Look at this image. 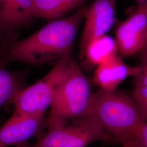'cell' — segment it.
Wrapping results in <instances>:
<instances>
[{"instance_id":"8","label":"cell","mask_w":147,"mask_h":147,"mask_svg":"<svg viewBox=\"0 0 147 147\" xmlns=\"http://www.w3.org/2000/svg\"><path fill=\"white\" fill-rule=\"evenodd\" d=\"M44 115L13 113L0 128V147L18 146L27 142L42 129Z\"/></svg>"},{"instance_id":"12","label":"cell","mask_w":147,"mask_h":147,"mask_svg":"<svg viewBox=\"0 0 147 147\" xmlns=\"http://www.w3.org/2000/svg\"><path fill=\"white\" fill-rule=\"evenodd\" d=\"M86 0H33L34 18L55 19L82 5Z\"/></svg>"},{"instance_id":"13","label":"cell","mask_w":147,"mask_h":147,"mask_svg":"<svg viewBox=\"0 0 147 147\" xmlns=\"http://www.w3.org/2000/svg\"><path fill=\"white\" fill-rule=\"evenodd\" d=\"M20 85L16 74L0 68V107L11 102L16 93L21 89Z\"/></svg>"},{"instance_id":"1","label":"cell","mask_w":147,"mask_h":147,"mask_svg":"<svg viewBox=\"0 0 147 147\" xmlns=\"http://www.w3.org/2000/svg\"><path fill=\"white\" fill-rule=\"evenodd\" d=\"M87 8L72 16L53 20L31 36L16 40L13 36L3 37L0 42V65L13 62L42 65L56 63L73 50L74 41Z\"/></svg>"},{"instance_id":"15","label":"cell","mask_w":147,"mask_h":147,"mask_svg":"<svg viewBox=\"0 0 147 147\" xmlns=\"http://www.w3.org/2000/svg\"><path fill=\"white\" fill-rule=\"evenodd\" d=\"M132 141L134 147H147V121L139 129Z\"/></svg>"},{"instance_id":"17","label":"cell","mask_w":147,"mask_h":147,"mask_svg":"<svg viewBox=\"0 0 147 147\" xmlns=\"http://www.w3.org/2000/svg\"><path fill=\"white\" fill-rule=\"evenodd\" d=\"M121 144H122L123 147H134L132 140H129L124 141L121 143Z\"/></svg>"},{"instance_id":"18","label":"cell","mask_w":147,"mask_h":147,"mask_svg":"<svg viewBox=\"0 0 147 147\" xmlns=\"http://www.w3.org/2000/svg\"><path fill=\"white\" fill-rule=\"evenodd\" d=\"M138 6L147 5V0H136Z\"/></svg>"},{"instance_id":"3","label":"cell","mask_w":147,"mask_h":147,"mask_svg":"<svg viewBox=\"0 0 147 147\" xmlns=\"http://www.w3.org/2000/svg\"><path fill=\"white\" fill-rule=\"evenodd\" d=\"M92 93L90 80L72 58L68 73L53 95L47 121L49 128L86 116Z\"/></svg>"},{"instance_id":"2","label":"cell","mask_w":147,"mask_h":147,"mask_svg":"<svg viewBox=\"0 0 147 147\" xmlns=\"http://www.w3.org/2000/svg\"><path fill=\"white\" fill-rule=\"evenodd\" d=\"M99 122L115 142L132 140L146 122L133 96L117 89L93 93L87 115Z\"/></svg>"},{"instance_id":"9","label":"cell","mask_w":147,"mask_h":147,"mask_svg":"<svg viewBox=\"0 0 147 147\" xmlns=\"http://www.w3.org/2000/svg\"><path fill=\"white\" fill-rule=\"evenodd\" d=\"M33 0H0V33L13 35L16 30L31 24Z\"/></svg>"},{"instance_id":"11","label":"cell","mask_w":147,"mask_h":147,"mask_svg":"<svg viewBox=\"0 0 147 147\" xmlns=\"http://www.w3.org/2000/svg\"><path fill=\"white\" fill-rule=\"evenodd\" d=\"M118 49L116 40L104 35L96 38L88 44L84 61L90 65H98L117 55Z\"/></svg>"},{"instance_id":"16","label":"cell","mask_w":147,"mask_h":147,"mask_svg":"<svg viewBox=\"0 0 147 147\" xmlns=\"http://www.w3.org/2000/svg\"><path fill=\"white\" fill-rule=\"evenodd\" d=\"M140 70L134 77L135 87L147 86V59L140 64Z\"/></svg>"},{"instance_id":"4","label":"cell","mask_w":147,"mask_h":147,"mask_svg":"<svg viewBox=\"0 0 147 147\" xmlns=\"http://www.w3.org/2000/svg\"><path fill=\"white\" fill-rule=\"evenodd\" d=\"M96 141L115 142L94 117L87 115L48 128L47 133L33 144L27 142L16 147H86Z\"/></svg>"},{"instance_id":"19","label":"cell","mask_w":147,"mask_h":147,"mask_svg":"<svg viewBox=\"0 0 147 147\" xmlns=\"http://www.w3.org/2000/svg\"><path fill=\"white\" fill-rule=\"evenodd\" d=\"M3 38V36L2 34L0 33V42L2 41V39Z\"/></svg>"},{"instance_id":"6","label":"cell","mask_w":147,"mask_h":147,"mask_svg":"<svg viewBox=\"0 0 147 147\" xmlns=\"http://www.w3.org/2000/svg\"><path fill=\"white\" fill-rule=\"evenodd\" d=\"M118 51L124 57L136 56L141 62L147 59V5L121 22L116 31Z\"/></svg>"},{"instance_id":"5","label":"cell","mask_w":147,"mask_h":147,"mask_svg":"<svg viewBox=\"0 0 147 147\" xmlns=\"http://www.w3.org/2000/svg\"><path fill=\"white\" fill-rule=\"evenodd\" d=\"M72 51L66 53L55 63L49 73L34 84L19 89L11 103L14 105V113L26 115H44L50 107L53 96L59 84L68 73Z\"/></svg>"},{"instance_id":"14","label":"cell","mask_w":147,"mask_h":147,"mask_svg":"<svg viewBox=\"0 0 147 147\" xmlns=\"http://www.w3.org/2000/svg\"><path fill=\"white\" fill-rule=\"evenodd\" d=\"M132 96L136 101L144 121H147V86L135 87Z\"/></svg>"},{"instance_id":"10","label":"cell","mask_w":147,"mask_h":147,"mask_svg":"<svg viewBox=\"0 0 147 147\" xmlns=\"http://www.w3.org/2000/svg\"><path fill=\"white\" fill-rule=\"evenodd\" d=\"M140 70V65L136 67L130 66L116 55L98 65L93 82L101 89L115 90L125 79L129 76H134Z\"/></svg>"},{"instance_id":"7","label":"cell","mask_w":147,"mask_h":147,"mask_svg":"<svg viewBox=\"0 0 147 147\" xmlns=\"http://www.w3.org/2000/svg\"><path fill=\"white\" fill-rule=\"evenodd\" d=\"M117 0H94L87 8L84 30L80 42L79 57L84 60L89 42L106 34L115 20Z\"/></svg>"}]
</instances>
